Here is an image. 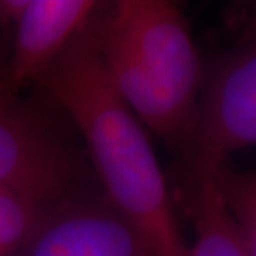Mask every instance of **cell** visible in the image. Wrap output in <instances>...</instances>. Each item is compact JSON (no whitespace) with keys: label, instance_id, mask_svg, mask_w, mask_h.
Returning <instances> with one entry per match:
<instances>
[{"label":"cell","instance_id":"1","mask_svg":"<svg viewBox=\"0 0 256 256\" xmlns=\"http://www.w3.org/2000/svg\"><path fill=\"white\" fill-rule=\"evenodd\" d=\"M73 118L107 200L142 230L161 256H188L171 195L141 121L114 88L92 22L38 78Z\"/></svg>","mask_w":256,"mask_h":256},{"label":"cell","instance_id":"2","mask_svg":"<svg viewBox=\"0 0 256 256\" xmlns=\"http://www.w3.org/2000/svg\"><path fill=\"white\" fill-rule=\"evenodd\" d=\"M92 30L114 88L172 150L191 142L202 63L181 10L165 0H118Z\"/></svg>","mask_w":256,"mask_h":256},{"label":"cell","instance_id":"3","mask_svg":"<svg viewBox=\"0 0 256 256\" xmlns=\"http://www.w3.org/2000/svg\"><path fill=\"white\" fill-rule=\"evenodd\" d=\"M256 142V46L254 33L202 67L188 171L210 172L229 154Z\"/></svg>","mask_w":256,"mask_h":256},{"label":"cell","instance_id":"4","mask_svg":"<svg viewBox=\"0 0 256 256\" xmlns=\"http://www.w3.org/2000/svg\"><path fill=\"white\" fill-rule=\"evenodd\" d=\"M76 156L36 106L0 98V191L50 206L74 188Z\"/></svg>","mask_w":256,"mask_h":256},{"label":"cell","instance_id":"5","mask_svg":"<svg viewBox=\"0 0 256 256\" xmlns=\"http://www.w3.org/2000/svg\"><path fill=\"white\" fill-rule=\"evenodd\" d=\"M18 256H161L107 196L72 188L50 205Z\"/></svg>","mask_w":256,"mask_h":256},{"label":"cell","instance_id":"6","mask_svg":"<svg viewBox=\"0 0 256 256\" xmlns=\"http://www.w3.org/2000/svg\"><path fill=\"white\" fill-rule=\"evenodd\" d=\"M100 8L94 0H26L14 20L16 42L0 77V98L14 100L24 86L38 82Z\"/></svg>","mask_w":256,"mask_h":256},{"label":"cell","instance_id":"7","mask_svg":"<svg viewBox=\"0 0 256 256\" xmlns=\"http://www.w3.org/2000/svg\"><path fill=\"white\" fill-rule=\"evenodd\" d=\"M181 200L196 232L188 256H254L239 236L210 172L188 171Z\"/></svg>","mask_w":256,"mask_h":256},{"label":"cell","instance_id":"8","mask_svg":"<svg viewBox=\"0 0 256 256\" xmlns=\"http://www.w3.org/2000/svg\"><path fill=\"white\" fill-rule=\"evenodd\" d=\"M222 204L250 255L256 256V178L236 171L228 160L210 171Z\"/></svg>","mask_w":256,"mask_h":256},{"label":"cell","instance_id":"9","mask_svg":"<svg viewBox=\"0 0 256 256\" xmlns=\"http://www.w3.org/2000/svg\"><path fill=\"white\" fill-rule=\"evenodd\" d=\"M48 206L0 191V256H18Z\"/></svg>","mask_w":256,"mask_h":256},{"label":"cell","instance_id":"10","mask_svg":"<svg viewBox=\"0 0 256 256\" xmlns=\"http://www.w3.org/2000/svg\"><path fill=\"white\" fill-rule=\"evenodd\" d=\"M0 18H2V8H0Z\"/></svg>","mask_w":256,"mask_h":256}]
</instances>
